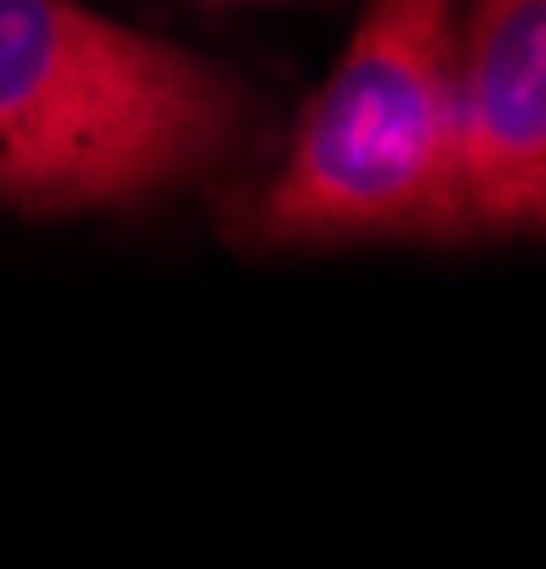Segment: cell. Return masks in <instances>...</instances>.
<instances>
[{
  "label": "cell",
  "mask_w": 546,
  "mask_h": 569,
  "mask_svg": "<svg viewBox=\"0 0 546 569\" xmlns=\"http://www.w3.org/2000/svg\"><path fill=\"white\" fill-rule=\"evenodd\" d=\"M251 103L194 52L74 0H0V200L34 217L154 200L234 160Z\"/></svg>",
  "instance_id": "6da1fadb"
},
{
  "label": "cell",
  "mask_w": 546,
  "mask_h": 569,
  "mask_svg": "<svg viewBox=\"0 0 546 569\" xmlns=\"http://www.w3.org/2000/svg\"><path fill=\"white\" fill-rule=\"evenodd\" d=\"M449 7L455 0H371L256 206L262 240L467 233Z\"/></svg>",
  "instance_id": "7a4b0ae2"
},
{
  "label": "cell",
  "mask_w": 546,
  "mask_h": 569,
  "mask_svg": "<svg viewBox=\"0 0 546 569\" xmlns=\"http://www.w3.org/2000/svg\"><path fill=\"white\" fill-rule=\"evenodd\" d=\"M455 160L467 228H518L546 188V0H473L455 29Z\"/></svg>",
  "instance_id": "3957f363"
},
{
  "label": "cell",
  "mask_w": 546,
  "mask_h": 569,
  "mask_svg": "<svg viewBox=\"0 0 546 569\" xmlns=\"http://www.w3.org/2000/svg\"><path fill=\"white\" fill-rule=\"evenodd\" d=\"M535 217H546V188H540V211H535Z\"/></svg>",
  "instance_id": "277c9868"
}]
</instances>
